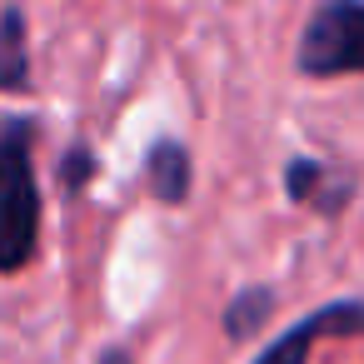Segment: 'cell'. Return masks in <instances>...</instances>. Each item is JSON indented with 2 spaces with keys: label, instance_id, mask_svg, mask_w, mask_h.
Returning <instances> with one entry per match:
<instances>
[{
  "label": "cell",
  "instance_id": "obj_5",
  "mask_svg": "<svg viewBox=\"0 0 364 364\" xmlns=\"http://www.w3.org/2000/svg\"><path fill=\"white\" fill-rule=\"evenodd\" d=\"M190 180H195L190 150L180 140H155L150 155H145V185H150V195L165 200V205H180L190 195Z\"/></svg>",
  "mask_w": 364,
  "mask_h": 364
},
{
  "label": "cell",
  "instance_id": "obj_2",
  "mask_svg": "<svg viewBox=\"0 0 364 364\" xmlns=\"http://www.w3.org/2000/svg\"><path fill=\"white\" fill-rule=\"evenodd\" d=\"M294 70L309 80H334V75H364V0H324L314 6Z\"/></svg>",
  "mask_w": 364,
  "mask_h": 364
},
{
  "label": "cell",
  "instance_id": "obj_6",
  "mask_svg": "<svg viewBox=\"0 0 364 364\" xmlns=\"http://www.w3.org/2000/svg\"><path fill=\"white\" fill-rule=\"evenodd\" d=\"M0 90L6 95L31 90V46H26V11L21 6L0 11Z\"/></svg>",
  "mask_w": 364,
  "mask_h": 364
},
{
  "label": "cell",
  "instance_id": "obj_7",
  "mask_svg": "<svg viewBox=\"0 0 364 364\" xmlns=\"http://www.w3.org/2000/svg\"><path fill=\"white\" fill-rule=\"evenodd\" d=\"M269 309H274V289H269V284L240 289V294L230 299V309H225V334H230V339H250V334L269 319Z\"/></svg>",
  "mask_w": 364,
  "mask_h": 364
},
{
  "label": "cell",
  "instance_id": "obj_4",
  "mask_svg": "<svg viewBox=\"0 0 364 364\" xmlns=\"http://www.w3.org/2000/svg\"><path fill=\"white\" fill-rule=\"evenodd\" d=\"M284 190H289L294 205H304V210H314L324 220H339L344 205L354 200V175H344V170L304 155V160H289L284 165Z\"/></svg>",
  "mask_w": 364,
  "mask_h": 364
},
{
  "label": "cell",
  "instance_id": "obj_9",
  "mask_svg": "<svg viewBox=\"0 0 364 364\" xmlns=\"http://www.w3.org/2000/svg\"><path fill=\"white\" fill-rule=\"evenodd\" d=\"M100 364H135V359H130L125 349H105V354H100Z\"/></svg>",
  "mask_w": 364,
  "mask_h": 364
},
{
  "label": "cell",
  "instance_id": "obj_1",
  "mask_svg": "<svg viewBox=\"0 0 364 364\" xmlns=\"http://www.w3.org/2000/svg\"><path fill=\"white\" fill-rule=\"evenodd\" d=\"M31 145L36 120H0V274H21L41 245V190Z\"/></svg>",
  "mask_w": 364,
  "mask_h": 364
},
{
  "label": "cell",
  "instance_id": "obj_8",
  "mask_svg": "<svg viewBox=\"0 0 364 364\" xmlns=\"http://www.w3.org/2000/svg\"><path fill=\"white\" fill-rule=\"evenodd\" d=\"M95 175V155L85 150V145H70V155L60 160V185L75 195V190H85V180Z\"/></svg>",
  "mask_w": 364,
  "mask_h": 364
},
{
  "label": "cell",
  "instance_id": "obj_3",
  "mask_svg": "<svg viewBox=\"0 0 364 364\" xmlns=\"http://www.w3.org/2000/svg\"><path fill=\"white\" fill-rule=\"evenodd\" d=\"M354 339V334H364V299H334V304H324V309H314V314H304L294 329H284L255 364H309V349L319 344V339Z\"/></svg>",
  "mask_w": 364,
  "mask_h": 364
}]
</instances>
